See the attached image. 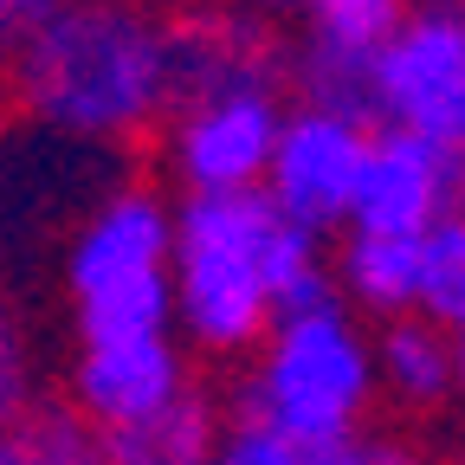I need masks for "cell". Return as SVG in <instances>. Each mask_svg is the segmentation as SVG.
Masks as SVG:
<instances>
[{
    "label": "cell",
    "instance_id": "6da1fadb",
    "mask_svg": "<svg viewBox=\"0 0 465 465\" xmlns=\"http://www.w3.org/2000/svg\"><path fill=\"white\" fill-rule=\"evenodd\" d=\"M168 291H174V330L201 356H246L278 317L342 304L317 240L278 220V207L259 188L188 194L174 207Z\"/></svg>",
    "mask_w": 465,
    "mask_h": 465
},
{
    "label": "cell",
    "instance_id": "7a4b0ae2",
    "mask_svg": "<svg viewBox=\"0 0 465 465\" xmlns=\"http://www.w3.org/2000/svg\"><path fill=\"white\" fill-rule=\"evenodd\" d=\"M7 91L45 136L130 143L168 116L174 33L149 0H58L7 52Z\"/></svg>",
    "mask_w": 465,
    "mask_h": 465
},
{
    "label": "cell",
    "instance_id": "3957f363",
    "mask_svg": "<svg viewBox=\"0 0 465 465\" xmlns=\"http://www.w3.org/2000/svg\"><path fill=\"white\" fill-rule=\"evenodd\" d=\"M369 401H375V342L349 317V304L278 317L265 330L246 381V420H265L311 452H336L356 440Z\"/></svg>",
    "mask_w": 465,
    "mask_h": 465
},
{
    "label": "cell",
    "instance_id": "277c9868",
    "mask_svg": "<svg viewBox=\"0 0 465 465\" xmlns=\"http://www.w3.org/2000/svg\"><path fill=\"white\" fill-rule=\"evenodd\" d=\"M278 124H284L278 65L207 78L168 104L162 162L188 194H246L265 182Z\"/></svg>",
    "mask_w": 465,
    "mask_h": 465
},
{
    "label": "cell",
    "instance_id": "5b68a950",
    "mask_svg": "<svg viewBox=\"0 0 465 465\" xmlns=\"http://www.w3.org/2000/svg\"><path fill=\"white\" fill-rule=\"evenodd\" d=\"M369 110L381 130L465 162V0H407L401 26L369 58Z\"/></svg>",
    "mask_w": 465,
    "mask_h": 465
},
{
    "label": "cell",
    "instance_id": "8992f818",
    "mask_svg": "<svg viewBox=\"0 0 465 465\" xmlns=\"http://www.w3.org/2000/svg\"><path fill=\"white\" fill-rule=\"evenodd\" d=\"M362 149H369L362 116L323 110V104H298V110H284V124H278V143H272L259 194L278 207V220H291L298 232L323 240L330 226H349Z\"/></svg>",
    "mask_w": 465,
    "mask_h": 465
},
{
    "label": "cell",
    "instance_id": "52a82bcc",
    "mask_svg": "<svg viewBox=\"0 0 465 465\" xmlns=\"http://www.w3.org/2000/svg\"><path fill=\"white\" fill-rule=\"evenodd\" d=\"M168 246H174V207L162 188L124 182L91 201V213L72 226L65 240V291L72 304L104 298L124 284L168 278Z\"/></svg>",
    "mask_w": 465,
    "mask_h": 465
},
{
    "label": "cell",
    "instance_id": "ba28073f",
    "mask_svg": "<svg viewBox=\"0 0 465 465\" xmlns=\"http://www.w3.org/2000/svg\"><path fill=\"white\" fill-rule=\"evenodd\" d=\"M465 207V162L440 155L420 136L369 130L356 201H349V232H388V240H420L446 213Z\"/></svg>",
    "mask_w": 465,
    "mask_h": 465
},
{
    "label": "cell",
    "instance_id": "9c48e42d",
    "mask_svg": "<svg viewBox=\"0 0 465 465\" xmlns=\"http://www.w3.org/2000/svg\"><path fill=\"white\" fill-rule=\"evenodd\" d=\"M188 381V356L174 336H130V342H78L72 362V414L97 433H124L162 407H174Z\"/></svg>",
    "mask_w": 465,
    "mask_h": 465
},
{
    "label": "cell",
    "instance_id": "30bf717a",
    "mask_svg": "<svg viewBox=\"0 0 465 465\" xmlns=\"http://www.w3.org/2000/svg\"><path fill=\"white\" fill-rule=\"evenodd\" d=\"M298 14H304V52H298L304 97L323 110L369 116V58L401 26L407 0H298Z\"/></svg>",
    "mask_w": 465,
    "mask_h": 465
},
{
    "label": "cell",
    "instance_id": "8fae6325",
    "mask_svg": "<svg viewBox=\"0 0 465 465\" xmlns=\"http://www.w3.org/2000/svg\"><path fill=\"white\" fill-rule=\"evenodd\" d=\"M336 298L356 311L394 323L414 317V240H388V232H349L336 252Z\"/></svg>",
    "mask_w": 465,
    "mask_h": 465
},
{
    "label": "cell",
    "instance_id": "7c38bea8",
    "mask_svg": "<svg viewBox=\"0 0 465 465\" xmlns=\"http://www.w3.org/2000/svg\"><path fill=\"white\" fill-rule=\"evenodd\" d=\"M104 440V459L110 465H213V446H220V414L188 388L174 407L124 427V433H97Z\"/></svg>",
    "mask_w": 465,
    "mask_h": 465
},
{
    "label": "cell",
    "instance_id": "4fadbf2b",
    "mask_svg": "<svg viewBox=\"0 0 465 465\" xmlns=\"http://www.w3.org/2000/svg\"><path fill=\"white\" fill-rule=\"evenodd\" d=\"M375 388H388L407 407H433L452 394V336L427 317H394L375 336Z\"/></svg>",
    "mask_w": 465,
    "mask_h": 465
},
{
    "label": "cell",
    "instance_id": "5bb4252c",
    "mask_svg": "<svg viewBox=\"0 0 465 465\" xmlns=\"http://www.w3.org/2000/svg\"><path fill=\"white\" fill-rule=\"evenodd\" d=\"M414 317L433 330H465V207L414 240Z\"/></svg>",
    "mask_w": 465,
    "mask_h": 465
},
{
    "label": "cell",
    "instance_id": "9a60e30c",
    "mask_svg": "<svg viewBox=\"0 0 465 465\" xmlns=\"http://www.w3.org/2000/svg\"><path fill=\"white\" fill-rule=\"evenodd\" d=\"M33 394H39V362H33V342L20 330V317L0 304V427H20L33 414Z\"/></svg>",
    "mask_w": 465,
    "mask_h": 465
},
{
    "label": "cell",
    "instance_id": "2e32d148",
    "mask_svg": "<svg viewBox=\"0 0 465 465\" xmlns=\"http://www.w3.org/2000/svg\"><path fill=\"white\" fill-rule=\"evenodd\" d=\"M20 433H26V446H33V465H110L97 427H84L72 407H52V414H39V420L20 427Z\"/></svg>",
    "mask_w": 465,
    "mask_h": 465
},
{
    "label": "cell",
    "instance_id": "e0dca14e",
    "mask_svg": "<svg viewBox=\"0 0 465 465\" xmlns=\"http://www.w3.org/2000/svg\"><path fill=\"white\" fill-rule=\"evenodd\" d=\"M213 465H323V452L284 440L265 420H232L220 433V446H213Z\"/></svg>",
    "mask_w": 465,
    "mask_h": 465
},
{
    "label": "cell",
    "instance_id": "ac0fdd59",
    "mask_svg": "<svg viewBox=\"0 0 465 465\" xmlns=\"http://www.w3.org/2000/svg\"><path fill=\"white\" fill-rule=\"evenodd\" d=\"M323 465H420V459L394 440H349V446L323 452Z\"/></svg>",
    "mask_w": 465,
    "mask_h": 465
},
{
    "label": "cell",
    "instance_id": "d6986e66",
    "mask_svg": "<svg viewBox=\"0 0 465 465\" xmlns=\"http://www.w3.org/2000/svg\"><path fill=\"white\" fill-rule=\"evenodd\" d=\"M52 7H58V0H0V52H14Z\"/></svg>",
    "mask_w": 465,
    "mask_h": 465
},
{
    "label": "cell",
    "instance_id": "ffe728a7",
    "mask_svg": "<svg viewBox=\"0 0 465 465\" xmlns=\"http://www.w3.org/2000/svg\"><path fill=\"white\" fill-rule=\"evenodd\" d=\"M0 465H33V446L20 427H0Z\"/></svg>",
    "mask_w": 465,
    "mask_h": 465
},
{
    "label": "cell",
    "instance_id": "44dd1931",
    "mask_svg": "<svg viewBox=\"0 0 465 465\" xmlns=\"http://www.w3.org/2000/svg\"><path fill=\"white\" fill-rule=\"evenodd\" d=\"M452 394H465V330H452Z\"/></svg>",
    "mask_w": 465,
    "mask_h": 465
},
{
    "label": "cell",
    "instance_id": "7402d4cb",
    "mask_svg": "<svg viewBox=\"0 0 465 465\" xmlns=\"http://www.w3.org/2000/svg\"><path fill=\"white\" fill-rule=\"evenodd\" d=\"M246 14H278V7H298V0H240Z\"/></svg>",
    "mask_w": 465,
    "mask_h": 465
},
{
    "label": "cell",
    "instance_id": "603a6c76",
    "mask_svg": "<svg viewBox=\"0 0 465 465\" xmlns=\"http://www.w3.org/2000/svg\"><path fill=\"white\" fill-rule=\"evenodd\" d=\"M446 465H465V440H452V452H446Z\"/></svg>",
    "mask_w": 465,
    "mask_h": 465
}]
</instances>
